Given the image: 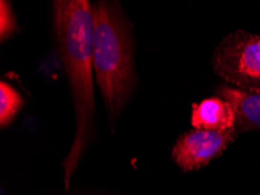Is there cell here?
Returning a JSON list of instances; mask_svg holds the SVG:
<instances>
[{"instance_id":"1","label":"cell","mask_w":260,"mask_h":195,"mask_svg":"<svg viewBox=\"0 0 260 195\" xmlns=\"http://www.w3.org/2000/svg\"><path fill=\"white\" fill-rule=\"evenodd\" d=\"M53 29L76 115L73 144L62 162L63 181L68 189L94 133L92 4L88 0H55Z\"/></svg>"},{"instance_id":"2","label":"cell","mask_w":260,"mask_h":195,"mask_svg":"<svg viewBox=\"0 0 260 195\" xmlns=\"http://www.w3.org/2000/svg\"><path fill=\"white\" fill-rule=\"evenodd\" d=\"M92 10L94 79L113 127L137 87L135 39L119 3L100 0Z\"/></svg>"},{"instance_id":"3","label":"cell","mask_w":260,"mask_h":195,"mask_svg":"<svg viewBox=\"0 0 260 195\" xmlns=\"http://www.w3.org/2000/svg\"><path fill=\"white\" fill-rule=\"evenodd\" d=\"M211 65L234 88L260 95V35L242 30L228 34L216 47Z\"/></svg>"},{"instance_id":"4","label":"cell","mask_w":260,"mask_h":195,"mask_svg":"<svg viewBox=\"0 0 260 195\" xmlns=\"http://www.w3.org/2000/svg\"><path fill=\"white\" fill-rule=\"evenodd\" d=\"M236 137V129L188 131L177 138L172 151V158L184 172L199 170L212 159L219 157Z\"/></svg>"},{"instance_id":"5","label":"cell","mask_w":260,"mask_h":195,"mask_svg":"<svg viewBox=\"0 0 260 195\" xmlns=\"http://www.w3.org/2000/svg\"><path fill=\"white\" fill-rule=\"evenodd\" d=\"M191 125L194 129L209 131L235 129L236 113L229 102L218 96L203 99L192 105Z\"/></svg>"},{"instance_id":"6","label":"cell","mask_w":260,"mask_h":195,"mask_svg":"<svg viewBox=\"0 0 260 195\" xmlns=\"http://www.w3.org/2000/svg\"><path fill=\"white\" fill-rule=\"evenodd\" d=\"M23 106V99L19 91L10 83L0 82V125L10 126Z\"/></svg>"},{"instance_id":"7","label":"cell","mask_w":260,"mask_h":195,"mask_svg":"<svg viewBox=\"0 0 260 195\" xmlns=\"http://www.w3.org/2000/svg\"><path fill=\"white\" fill-rule=\"evenodd\" d=\"M18 31L17 18H15L11 3L2 0L0 2V40L2 42L10 39Z\"/></svg>"}]
</instances>
